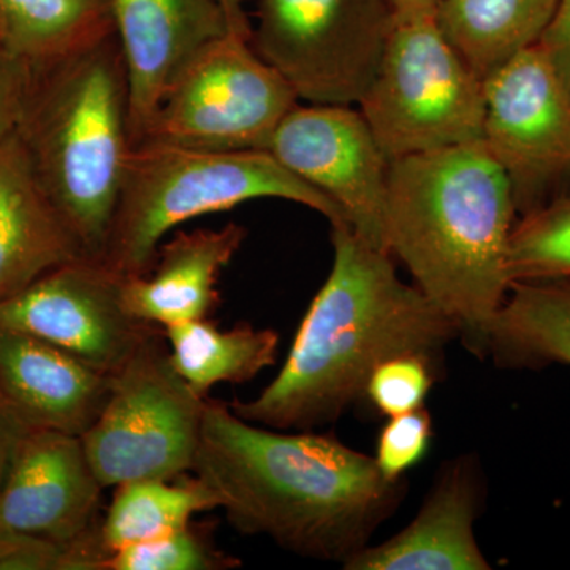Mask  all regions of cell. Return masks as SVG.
I'll return each mask as SVG.
<instances>
[{
    "label": "cell",
    "instance_id": "cell-1",
    "mask_svg": "<svg viewBox=\"0 0 570 570\" xmlns=\"http://www.w3.org/2000/svg\"><path fill=\"white\" fill-rule=\"evenodd\" d=\"M193 472L236 531L343 566L407 491L406 480L385 478L374 456L335 436L254 425L213 400H206Z\"/></svg>",
    "mask_w": 570,
    "mask_h": 570
},
{
    "label": "cell",
    "instance_id": "cell-2",
    "mask_svg": "<svg viewBox=\"0 0 570 570\" xmlns=\"http://www.w3.org/2000/svg\"><path fill=\"white\" fill-rule=\"evenodd\" d=\"M332 272L283 370L254 400L228 404L246 422L281 431L328 425L365 400L382 363L419 355L436 365L460 337L452 318L397 276L392 255L367 245L351 225H332Z\"/></svg>",
    "mask_w": 570,
    "mask_h": 570
},
{
    "label": "cell",
    "instance_id": "cell-3",
    "mask_svg": "<svg viewBox=\"0 0 570 570\" xmlns=\"http://www.w3.org/2000/svg\"><path fill=\"white\" fill-rule=\"evenodd\" d=\"M515 213L509 176L483 141L390 163L389 253L480 358L512 284L508 255Z\"/></svg>",
    "mask_w": 570,
    "mask_h": 570
},
{
    "label": "cell",
    "instance_id": "cell-4",
    "mask_svg": "<svg viewBox=\"0 0 570 570\" xmlns=\"http://www.w3.org/2000/svg\"><path fill=\"white\" fill-rule=\"evenodd\" d=\"M33 174L91 258H100L132 151L129 77L116 32L32 66L17 129Z\"/></svg>",
    "mask_w": 570,
    "mask_h": 570
},
{
    "label": "cell",
    "instance_id": "cell-5",
    "mask_svg": "<svg viewBox=\"0 0 570 570\" xmlns=\"http://www.w3.org/2000/svg\"><path fill=\"white\" fill-rule=\"evenodd\" d=\"M257 198L295 202L321 213L332 225L348 224L332 198L292 174L269 151L135 146L102 262L122 277L146 275L164 236L178 225Z\"/></svg>",
    "mask_w": 570,
    "mask_h": 570
},
{
    "label": "cell",
    "instance_id": "cell-6",
    "mask_svg": "<svg viewBox=\"0 0 570 570\" xmlns=\"http://www.w3.org/2000/svg\"><path fill=\"white\" fill-rule=\"evenodd\" d=\"M358 105L390 163L483 140V81L445 39L436 14L395 20Z\"/></svg>",
    "mask_w": 570,
    "mask_h": 570
},
{
    "label": "cell",
    "instance_id": "cell-7",
    "mask_svg": "<svg viewBox=\"0 0 570 570\" xmlns=\"http://www.w3.org/2000/svg\"><path fill=\"white\" fill-rule=\"evenodd\" d=\"M163 337L164 328L112 376L104 411L81 436L104 489L193 472L206 396L179 376Z\"/></svg>",
    "mask_w": 570,
    "mask_h": 570
},
{
    "label": "cell",
    "instance_id": "cell-8",
    "mask_svg": "<svg viewBox=\"0 0 570 570\" xmlns=\"http://www.w3.org/2000/svg\"><path fill=\"white\" fill-rule=\"evenodd\" d=\"M298 104L250 40L227 33L184 69L135 146L268 151L277 127Z\"/></svg>",
    "mask_w": 570,
    "mask_h": 570
},
{
    "label": "cell",
    "instance_id": "cell-9",
    "mask_svg": "<svg viewBox=\"0 0 570 570\" xmlns=\"http://www.w3.org/2000/svg\"><path fill=\"white\" fill-rule=\"evenodd\" d=\"M393 24L390 0H258L250 45L303 102L358 105Z\"/></svg>",
    "mask_w": 570,
    "mask_h": 570
},
{
    "label": "cell",
    "instance_id": "cell-10",
    "mask_svg": "<svg viewBox=\"0 0 570 570\" xmlns=\"http://www.w3.org/2000/svg\"><path fill=\"white\" fill-rule=\"evenodd\" d=\"M483 142L509 176L517 212L570 176V89L540 45L483 80Z\"/></svg>",
    "mask_w": 570,
    "mask_h": 570
},
{
    "label": "cell",
    "instance_id": "cell-11",
    "mask_svg": "<svg viewBox=\"0 0 570 570\" xmlns=\"http://www.w3.org/2000/svg\"><path fill=\"white\" fill-rule=\"evenodd\" d=\"M122 285L124 277L100 258L70 262L0 302V326L39 337L115 376L163 332L127 309Z\"/></svg>",
    "mask_w": 570,
    "mask_h": 570
},
{
    "label": "cell",
    "instance_id": "cell-12",
    "mask_svg": "<svg viewBox=\"0 0 570 570\" xmlns=\"http://www.w3.org/2000/svg\"><path fill=\"white\" fill-rule=\"evenodd\" d=\"M268 151L332 198L367 245L390 254V160L362 111L352 105L298 104L277 127Z\"/></svg>",
    "mask_w": 570,
    "mask_h": 570
},
{
    "label": "cell",
    "instance_id": "cell-13",
    "mask_svg": "<svg viewBox=\"0 0 570 570\" xmlns=\"http://www.w3.org/2000/svg\"><path fill=\"white\" fill-rule=\"evenodd\" d=\"M104 490L80 436L32 430L0 489V531L77 542L99 530Z\"/></svg>",
    "mask_w": 570,
    "mask_h": 570
},
{
    "label": "cell",
    "instance_id": "cell-14",
    "mask_svg": "<svg viewBox=\"0 0 570 570\" xmlns=\"http://www.w3.org/2000/svg\"><path fill=\"white\" fill-rule=\"evenodd\" d=\"M111 10L129 77L134 148L184 69L230 31L217 0H111Z\"/></svg>",
    "mask_w": 570,
    "mask_h": 570
},
{
    "label": "cell",
    "instance_id": "cell-15",
    "mask_svg": "<svg viewBox=\"0 0 570 570\" xmlns=\"http://www.w3.org/2000/svg\"><path fill=\"white\" fill-rule=\"evenodd\" d=\"M482 472L472 456L442 466L417 517L392 539L365 547L347 570H489L474 523L482 509Z\"/></svg>",
    "mask_w": 570,
    "mask_h": 570
},
{
    "label": "cell",
    "instance_id": "cell-16",
    "mask_svg": "<svg viewBox=\"0 0 570 570\" xmlns=\"http://www.w3.org/2000/svg\"><path fill=\"white\" fill-rule=\"evenodd\" d=\"M112 376L39 337L0 326V393L33 430L82 436L110 396Z\"/></svg>",
    "mask_w": 570,
    "mask_h": 570
},
{
    "label": "cell",
    "instance_id": "cell-17",
    "mask_svg": "<svg viewBox=\"0 0 570 570\" xmlns=\"http://www.w3.org/2000/svg\"><path fill=\"white\" fill-rule=\"evenodd\" d=\"M91 258L33 174L20 135L0 142V302L70 262Z\"/></svg>",
    "mask_w": 570,
    "mask_h": 570
},
{
    "label": "cell",
    "instance_id": "cell-18",
    "mask_svg": "<svg viewBox=\"0 0 570 570\" xmlns=\"http://www.w3.org/2000/svg\"><path fill=\"white\" fill-rule=\"evenodd\" d=\"M246 236V228L238 224L179 232L159 246L146 275L124 277L127 309L160 328L208 318L220 302L219 277Z\"/></svg>",
    "mask_w": 570,
    "mask_h": 570
},
{
    "label": "cell",
    "instance_id": "cell-19",
    "mask_svg": "<svg viewBox=\"0 0 570 570\" xmlns=\"http://www.w3.org/2000/svg\"><path fill=\"white\" fill-rule=\"evenodd\" d=\"M487 355L501 367L570 366V281H517L490 326Z\"/></svg>",
    "mask_w": 570,
    "mask_h": 570
},
{
    "label": "cell",
    "instance_id": "cell-20",
    "mask_svg": "<svg viewBox=\"0 0 570 570\" xmlns=\"http://www.w3.org/2000/svg\"><path fill=\"white\" fill-rule=\"evenodd\" d=\"M560 0H441L439 28L480 80L539 43Z\"/></svg>",
    "mask_w": 570,
    "mask_h": 570
},
{
    "label": "cell",
    "instance_id": "cell-21",
    "mask_svg": "<svg viewBox=\"0 0 570 570\" xmlns=\"http://www.w3.org/2000/svg\"><path fill=\"white\" fill-rule=\"evenodd\" d=\"M164 337L175 370L202 396L223 382L250 381L275 365L279 347L273 330L250 325L220 330L208 318L164 326Z\"/></svg>",
    "mask_w": 570,
    "mask_h": 570
},
{
    "label": "cell",
    "instance_id": "cell-22",
    "mask_svg": "<svg viewBox=\"0 0 570 570\" xmlns=\"http://www.w3.org/2000/svg\"><path fill=\"white\" fill-rule=\"evenodd\" d=\"M112 32L111 0H0V43L31 66Z\"/></svg>",
    "mask_w": 570,
    "mask_h": 570
},
{
    "label": "cell",
    "instance_id": "cell-23",
    "mask_svg": "<svg viewBox=\"0 0 570 570\" xmlns=\"http://www.w3.org/2000/svg\"><path fill=\"white\" fill-rule=\"evenodd\" d=\"M219 509L216 494L195 475L186 479H141L116 487L99 527L105 554L163 538L193 523L197 513Z\"/></svg>",
    "mask_w": 570,
    "mask_h": 570
},
{
    "label": "cell",
    "instance_id": "cell-24",
    "mask_svg": "<svg viewBox=\"0 0 570 570\" xmlns=\"http://www.w3.org/2000/svg\"><path fill=\"white\" fill-rule=\"evenodd\" d=\"M510 283L570 281V195L524 213L509 239Z\"/></svg>",
    "mask_w": 570,
    "mask_h": 570
},
{
    "label": "cell",
    "instance_id": "cell-25",
    "mask_svg": "<svg viewBox=\"0 0 570 570\" xmlns=\"http://www.w3.org/2000/svg\"><path fill=\"white\" fill-rule=\"evenodd\" d=\"M242 566L193 523L146 542L107 553L99 570H227Z\"/></svg>",
    "mask_w": 570,
    "mask_h": 570
},
{
    "label": "cell",
    "instance_id": "cell-26",
    "mask_svg": "<svg viewBox=\"0 0 570 570\" xmlns=\"http://www.w3.org/2000/svg\"><path fill=\"white\" fill-rule=\"evenodd\" d=\"M434 363L419 355H401L382 363L367 382L365 397L385 417L406 414L425 403L436 377Z\"/></svg>",
    "mask_w": 570,
    "mask_h": 570
},
{
    "label": "cell",
    "instance_id": "cell-27",
    "mask_svg": "<svg viewBox=\"0 0 570 570\" xmlns=\"http://www.w3.org/2000/svg\"><path fill=\"white\" fill-rule=\"evenodd\" d=\"M433 442V419L425 406L389 417L377 439L376 460L382 474L390 480L404 474L425 459Z\"/></svg>",
    "mask_w": 570,
    "mask_h": 570
},
{
    "label": "cell",
    "instance_id": "cell-28",
    "mask_svg": "<svg viewBox=\"0 0 570 570\" xmlns=\"http://www.w3.org/2000/svg\"><path fill=\"white\" fill-rule=\"evenodd\" d=\"M32 66L0 43V142L17 132L31 86Z\"/></svg>",
    "mask_w": 570,
    "mask_h": 570
},
{
    "label": "cell",
    "instance_id": "cell-29",
    "mask_svg": "<svg viewBox=\"0 0 570 570\" xmlns=\"http://www.w3.org/2000/svg\"><path fill=\"white\" fill-rule=\"evenodd\" d=\"M539 45L570 89V0H560Z\"/></svg>",
    "mask_w": 570,
    "mask_h": 570
},
{
    "label": "cell",
    "instance_id": "cell-30",
    "mask_svg": "<svg viewBox=\"0 0 570 570\" xmlns=\"http://www.w3.org/2000/svg\"><path fill=\"white\" fill-rule=\"evenodd\" d=\"M33 428L11 407L0 393V489L6 482L26 438Z\"/></svg>",
    "mask_w": 570,
    "mask_h": 570
},
{
    "label": "cell",
    "instance_id": "cell-31",
    "mask_svg": "<svg viewBox=\"0 0 570 570\" xmlns=\"http://www.w3.org/2000/svg\"><path fill=\"white\" fill-rule=\"evenodd\" d=\"M220 9L224 11L225 21H227L228 31L242 39L250 40L253 36V26L245 10V0H217Z\"/></svg>",
    "mask_w": 570,
    "mask_h": 570
},
{
    "label": "cell",
    "instance_id": "cell-32",
    "mask_svg": "<svg viewBox=\"0 0 570 570\" xmlns=\"http://www.w3.org/2000/svg\"><path fill=\"white\" fill-rule=\"evenodd\" d=\"M395 13V20L436 14L441 0H390Z\"/></svg>",
    "mask_w": 570,
    "mask_h": 570
}]
</instances>
